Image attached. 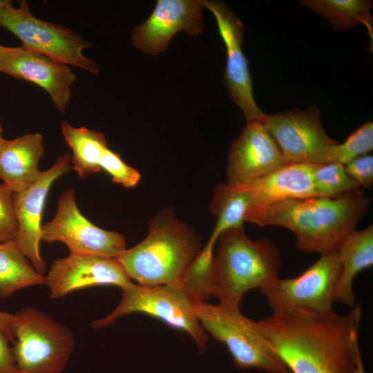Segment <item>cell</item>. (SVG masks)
Wrapping results in <instances>:
<instances>
[{
  "instance_id": "12",
  "label": "cell",
  "mask_w": 373,
  "mask_h": 373,
  "mask_svg": "<svg viewBox=\"0 0 373 373\" xmlns=\"http://www.w3.org/2000/svg\"><path fill=\"white\" fill-rule=\"evenodd\" d=\"M203 8L215 17L227 51L224 85L233 102L241 109L247 123L263 122L265 114L254 99L248 61L242 49L244 25L221 1L202 0Z\"/></svg>"
},
{
  "instance_id": "6",
  "label": "cell",
  "mask_w": 373,
  "mask_h": 373,
  "mask_svg": "<svg viewBox=\"0 0 373 373\" xmlns=\"http://www.w3.org/2000/svg\"><path fill=\"white\" fill-rule=\"evenodd\" d=\"M12 327V352L23 373H62L75 350L71 331L32 307L17 312Z\"/></svg>"
},
{
  "instance_id": "21",
  "label": "cell",
  "mask_w": 373,
  "mask_h": 373,
  "mask_svg": "<svg viewBox=\"0 0 373 373\" xmlns=\"http://www.w3.org/2000/svg\"><path fill=\"white\" fill-rule=\"evenodd\" d=\"M45 283V276L30 263L15 240L0 242V297Z\"/></svg>"
},
{
  "instance_id": "32",
  "label": "cell",
  "mask_w": 373,
  "mask_h": 373,
  "mask_svg": "<svg viewBox=\"0 0 373 373\" xmlns=\"http://www.w3.org/2000/svg\"><path fill=\"white\" fill-rule=\"evenodd\" d=\"M355 373H366L361 354L358 357Z\"/></svg>"
},
{
  "instance_id": "7",
  "label": "cell",
  "mask_w": 373,
  "mask_h": 373,
  "mask_svg": "<svg viewBox=\"0 0 373 373\" xmlns=\"http://www.w3.org/2000/svg\"><path fill=\"white\" fill-rule=\"evenodd\" d=\"M119 303L105 317L92 322L94 328L112 325L118 318L135 312L155 317L187 333L199 352L207 347L208 337L195 314L198 303L180 284L144 286L133 283L122 289Z\"/></svg>"
},
{
  "instance_id": "24",
  "label": "cell",
  "mask_w": 373,
  "mask_h": 373,
  "mask_svg": "<svg viewBox=\"0 0 373 373\" xmlns=\"http://www.w3.org/2000/svg\"><path fill=\"white\" fill-rule=\"evenodd\" d=\"M249 208L247 191L241 186L218 184L211 201L210 209L217 221L209 241L216 243L220 235L229 229H244Z\"/></svg>"
},
{
  "instance_id": "20",
  "label": "cell",
  "mask_w": 373,
  "mask_h": 373,
  "mask_svg": "<svg viewBox=\"0 0 373 373\" xmlns=\"http://www.w3.org/2000/svg\"><path fill=\"white\" fill-rule=\"evenodd\" d=\"M341 271L336 287L334 303L355 307L353 283L355 276L373 265V225L353 231L337 249Z\"/></svg>"
},
{
  "instance_id": "18",
  "label": "cell",
  "mask_w": 373,
  "mask_h": 373,
  "mask_svg": "<svg viewBox=\"0 0 373 373\" xmlns=\"http://www.w3.org/2000/svg\"><path fill=\"white\" fill-rule=\"evenodd\" d=\"M316 165L285 164L266 175L240 185L247 191L249 198L246 217L286 199L318 197L313 181Z\"/></svg>"
},
{
  "instance_id": "1",
  "label": "cell",
  "mask_w": 373,
  "mask_h": 373,
  "mask_svg": "<svg viewBox=\"0 0 373 373\" xmlns=\"http://www.w3.org/2000/svg\"><path fill=\"white\" fill-rule=\"evenodd\" d=\"M361 308L345 314L280 312L257 321L290 373H355Z\"/></svg>"
},
{
  "instance_id": "13",
  "label": "cell",
  "mask_w": 373,
  "mask_h": 373,
  "mask_svg": "<svg viewBox=\"0 0 373 373\" xmlns=\"http://www.w3.org/2000/svg\"><path fill=\"white\" fill-rule=\"evenodd\" d=\"M204 30L202 0H157L149 18L132 28L131 39L138 50L156 55L178 32L198 36Z\"/></svg>"
},
{
  "instance_id": "14",
  "label": "cell",
  "mask_w": 373,
  "mask_h": 373,
  "mask_svg": "<svg viewBox=\"0 0 373 373\" xmlns=\"http://www.w3.org/2000/svg\"><path fill=\"white\" fill-rule=\"evenodd\" d=\"M72 169L68 153L41 172L37 181L25 190L13 194V207L18 230L15 242L34 268L44 275L45 261L39 253L41 221L44 203L52 183Z\"/></svg>"
},
{
  "instance_id": "16",
  "label": "cell",
  "mask_w": 373,
  "mask_h": 373,
  "mask_svg": "<svg viewBox=\"0 0 373 373\" xmlns=\"http://www.w3.org/2000/svg\"><path fill=\"white\" fill-rule=\"evenodd\" d=\"M45 278L51 298L90 287L115 285L122 289L133 283L116 258L94 255L70 254L55 259Z\"/></svg>"
},
{
  "instance_id": "28",
  "label": "cell",
  "mask_w": 373,
  "mask_h": 373,
  "mask_svg": "<svg viewBox=\"0 0 373 373\" xmlns=\"http://www.w3.org/2000/svg\"><path fill=\"white\" fill-rule=\"evenodd\" d=\"M13 193L4 184H0V242L15 240L18 226L13 207Z\"/></svg>"
},
{
  "instance_id": "11",
  "label": "cell",
  "mask_w": 373,
  "mask_h": 373,
  "mask_svg": "<svg viewBox=\"0 0 373 373\" xmlns=\"http://www.w3.org/2000/svg\"><path fill=\"white\" fill-rule=\"evenodd\" d=\"M263 124L278 146L284 164H325L327 149L338 143L325 131L316 106L306 111L296 108L267 115Z\"/></svg>"
},
{
  "instance_id": "30",
  "label": "cell",
  "mask_w": 373,
  "mask_h": 373,
  "mask_svg": "<svg viewBox=\"0 0 373 373\" xmlns=\"http://www.w3.org/2000/svg\"><path fill=\"white\" fill-rule=\"evenodd\" d=\"M10 340L0 328V373H23L17 366Z\"/></svg>"
},
{
  "instance_id": "27",
  "label": "cell",
  "mask_w": 373,
  "mask_h": 373,
  "mask_svg": "<svg viewBox=\"0 0 373 373\" xmlns=\"http://www.w3.org/2000/svg\"><path fill=\"white\" fill-rule=\"evenodd\" d=\"M99 166L111 176L114 182L125 187H133L140 180L138 171L126 164L119 153L112 151L108 147L103 151Z\"/></svg>"
},
{
  "instance_id": "15",
  "label": "cell",
  "mask_w": 373,
  "mask_h": 373,
  "mask_svg": "<svg viewBox=\"0 0 373 373\" xmlns=\"http://www.w3.org/2000/svg\"><path fill=\"white\" fill-rule=\"evenodd\" d=\"M0 72L35 84L50 96L61 114L71 98L76 75L66 65L21 47L0 45Z\"/></svg>"
},
{
  "instance_id": "23",
  "label": "cell",
  "mask_w": 373,
  "mask_h": 373,
  "mask_svg": "<svg viewBox=\"0 0 373 373\" xmlns=\"http://www.w3.org/2000/svg\"><path fill=\"white\" fill-rule=\"evenodd\" d=\"M300 3L325 18L336 30L363 24L373 41L372 1L366 0H304Z\"/></svg>"
},
{
  "instance_id": "5",
  "label": "cell",
  "mask_w": 373,
  "mask_h": 373,
  "mask_svg": "<svg viewBox=\"0 0 373 373\" xmlns=\"http://www.w3.org/2000/svg\"><path fill=\"white\" fill-rule=\"evenodd\" d=\"M239 306L219 301L199 302L195 314L206 332L227 347L237 368H255L267 373H290L257 321L245 316Z\"/></svg>"
},
{
  "instance_id": "17",
  "label": "cell",
  "mask_w": 373,
  "mask_h": 373,
  "mask_svg": "<svg viewBox=\"0 0 373 373\" xmlns=\"http://www.w3.org/2000/svg\"><path fill=\"white\" fill-rule=\"evenodd\" d=\"M283 164L280 151L263 122L247 123L231 143L226 184L232 186L247 184Z\"/></svg>"
},
{
  "instance_id": "3",
  "label": "cell",
  "mask_w": 373,
  "mask_h": 373,
  "mask_svg": "<svg viewBox=\"0 0 373 373\" xmlns=\"http://www.w3.org/2000/svg\"><path fill=\"white\" fill-rule=\"evenodd\" d=\"M201 249L193 230L165 209L150 220L147 236L116 260L140 285L180 284Z\"/></svg>"
},
{
  "instance_id": "34",
  "label": "cell",
  "mask_w": 373,
  "mask_h": 373,
  "mask_svg": "<svg viewBox=\"0 0 373 373\" xmlns=\"http://www.w3.org/2000/svg\"><path fill=\"white\" fill-rule=\"evenodd\" d=\"M3 127L0 123V147L4 138L2 137Z\"/></svg>"
},
{
  "instance_id": "8",
  "label": "cell",
  "mask_w": 373,
  "mask_h": 373,
  "mask_svg": "<svg viewBox=\"0 0 373 373\" xmlns=\"http://www.w3.org/2000/svg\"><path fill=\"white\" fill-rule=\"evenodd\" d=\"M0 27L19 38L26 49L93 75L99 72L98 65L83 55L85 48L93 47L91 42L63 26L35 17L26 1H20L18 8H14L11 1L1 8Z\"/></svg>"
},
{
  "instance_id": "33",
  "label": "cell",
  "mask_w": 373,
  "mask_h": 373,
  "mask_svg": "<svg viewBox=\"0 0 373 373\" xmlns=\"http://www.w3.org/2000/svg\"><path fill=\"white\" fill-rule=\"evenodd\" d=\"M10 1L8 0H0V9L8 3Z\"/></svg>"
},
{
  "instance_id": "31",
  "label": "cell",
  "mask_w": 373,
  "mask_h": 373,
  "mask_svg": "<svg viewBox=\"0 0 373 373\" xmlns=\"http://www.w3.org/2000/svg\"><path fill=\"white\" fill-rule=\"evenodd\" d=\"M15 319V314H10L0 311V328L6 334L12 344L14 342L12 327Z\"/></svg>"
},
{
  "instance_id": "9",
  "label": "cell",
  "mask_w": 373,
  "mask_h": 373,
  "mask_svg": "<svg viewBox=\"0 0 373 373\" xmlns=\"http://www.w3.org/2000/svg\"><path fill=\"white\" fill-rule=\"evenodd\" d=\"M341 271L337 251L322 254L299 276L278 278L259 289L272 313L321 314L333 309L336 287Z\"/></svg>"
},
{
  "instance_id": "4",
  "label": "cell",
  "mask_w": 373,
  "mask_h": 373,
  "mask_svg": "<svg viewBox=\"0 0 373 373\" xmlns=\"http://www.w3.org/2000/svg\"><path fill=\"white\" fill-rule=\"evenodd\" d=\"M213 256V296L219 301L240 305L245 294L279 278L282 260L272 240H252L244 229H229L218 237Z\"/></svg>"
},
{
  "instance_id": "10",
  "label": "cell",
  "mask_w": 373,
  "mask_h": 373,
  "mask_svg": "<svg viewBox=\"0 0 373 373\" xmlns=\"http://www.w3.org/2000/svg\"><path fill=\"white\" fill-rule=\"evenodd\" d=\"M41 240L64 243L70 254L116 258L126 249V241L123 235L101 229L82 214L73 189L61 193L55 216L41 225Z\"/></svg>"
},
{
  "instance_id": "22",
  "label": "cell",
  "mask_w": 373,
  "mask_h": 373,
  "mask_svg": "<svg viewBox=\"0 0 373 373\" xmlns=\"http://www.w3.org/2000/svg\"><path fill=\"white\" fill-rule=\"evenodd\" d=\"M63 137L70 147V158L74 170L80 178L98 172L99 160L104 149L108 147L104 135L86 127L76 128L68 122L61 124Z\"/></svg>"
},
{
  "instance_id": "2",
  "label": "cell",
  "mask_w": 373,
  "mask_h": 373,
  "mask_svg": "<svg viewBox=\"0 0 373 373\" xmlns=\"http://www.w3.org/2000/svg\"><path fill=\"white\" fill-rule=\"evenodd\" d=\"M370 205V198L359 191L333 198L286 199L250 213L245 221L285 227L295 234L298 249L322 255L337 251Z\"/></svg>"
},
{
  "instance_id": "25",
  "label": "cell",
  "mask_w": 373,
  "mask_h": 373,
  "mask_svg": "<svg viewBox=\"0 0 373 373\" xmlns=\"http://www.w3.org/2000/svg\"><path fill=\"white\" fill-rule=\"evenodd\" d=\"M313 181L318 197L333 198L359 191V186L345 172L344 165L339 163L316 164Z\"/></svg>"
},
{
  "instance_id": "26",
  "label": "cell",
  "mask_w": 373,
  "mask_h": 373,
  "mask_svg": "<svg viewBox=\"0 0 373 373\" xmlns=\"http://www.w3.org/2000/svg\"><path fill=\"white\" fill-rule=\"evenodd\" d=\"M373 149V122L368 121L356 129L343 143L329 147L326 153V163L346 164L367 155Z\"/></svg>"
},
{
  "instance_id": "29",
  "label": "cell",
  "mask_w": 373,
  "mask_h": 373,
  "mask_svg": "<svg viewBox=\"0 0 373 373\" xmlns=\"http://www.w3.org/2000/svg\"><path fill=\"white\" fill-rule=\"evenodd\" d=\"M349 177L360 187L370 189L373 183V156H360L344 165Z\"/></svg>"
},
{
  "instance_id": "19",
  "label": "cell",
  "mask_w": 373,
  "mask_h": 373,
  "mask_svg": "<svg viewBox=\"0 0 373 373\" xmlns=\"http://www.w3.org/2000/svg\"><path fill=\"white\" fill-rule=\"evenodd\" d=\"M43 136L29 133L3 140L0 147V179L13 193H19L39 178L38 164L44 155Z\"/></svg>"
}]
</instances>
